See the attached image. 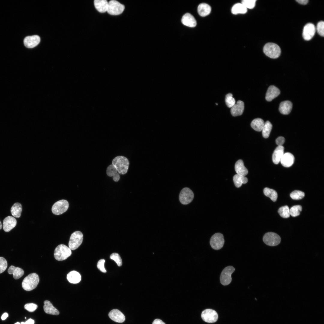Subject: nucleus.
<instances>
[{
    "label": "nucleus",
    "instance_id": "obj_32",
    "mask_svg": "<svg viewBox=\"0 0 324 324\" xmlns=\"http://www.w3.org/2000/svg\"><path fill=\"white\" fill-rule=\"evenodd\" d=\"M247 12V9L241 3H238L234 4L231 9L232 14H244Z\"/></svg>",
    "mask_w": 324,
    "mask_h": 324
},
{
    "label": "nucleus",
    "instance_id": "obj_17",
    "mask_svg": "<svg viewBox=\"0 0 324 324\" xmlns=\"http://www.w3.org/2000/svg\"><path fill=\"white\" fill-rule=\"evenodd\" d=\"M280 93V90L278 88L273 85L270 86L266 92V99L268 101H271L277 97Z\"/></svg>",
    "mask_w": 324,
    "mask_h": 324
},
{
    "label": "nucleus",
    "instance_id": "obj_20",
    "mask_svg": "<svg viewBox=\"0 0 324 324\" xmlns=\"http://www.w3.org/2000/svg\"><path fill=\"white\" fill-rule=\"evenodd\" d=\"M181 21L183 24L189 27H194L196 25L195 18L189 13H187L183 16Z\"/></svg>",
    "mask_w": 324,
    "mask_h": 324
},
{
    "label": "nucleus",
    "instance_id": "obj_22",
    "mask_svg": "<svg viewBox=\"0 0 324 324\" xmlns=\"http://www.w3.org/2000/svg\"><path fill=\"white\" fill-rule=\"evenodd\" d=\"M235 169L237 174L245 176L248 172V170L244 165L242 160L240 159L235 164Z\"/></svg>",
    "mask_w": 324,
    "mask_h": 324
},
{
    "label": "nucleus",
    "instance_id": "obj_19",
    "mask_svg": "<svg viewBox=\"0 0 324 324\" xmlns=\"http://www.w3.org/2000/svg\"><path fill=\"white\" fill-rule=\"evenodd\" d=\"M294 160V157L292 154L286 152L284 154L280 162L284 166L289 167L293 164Z\"/></svg>",
    "mask_w": 324,
    "mask_h": 324
},
{
    "label": "nucleus",
    "instance_id": "obj_39",
    "mask_svg": "<svg viewBox=\"0 0 324 324\" xmlns=\"http://www.w3.org/2000/svg\"><path fill=\"white\" fill-rule=\"evenodd\" d=\"M106 172L107 176L110 177H113L118 173L116 169L112 164H111L108 166Z\"/></svg>",
    "mask_w": 324,
    "mask_h": 324
},
{
    "label": "nucleus",
    "instance_id": "obj_5",
    "mask_svg": "<svg viewBox=\"0 0 324 324\" xmlns=\"http://www.w3.org/2000/svg\"><path fill=\"white\" fill-rule=\"evenodd\" d=\"M83 240V235L80 231H77L71 235L68 243L69 248L74 250L77 248L81 244Z\"/></svg>",
    "mask_w": 324,
    "mask_h": 324
},
{
    "label": "nucleus",
    "instance_id": "obj_52",
    "mask_svg": "<svg viewBox=\"0 0 324 324\" xmlns=\"http://www.w3.org/2000/svg\"><path fill=\"white\" fill-rule=\"evenodd\" d=\"M14 324H20V323L19 322H17L16 323H15Z\"/></svg>",
    "mask_w": 324,
    "mask_h": 324
},
{
    "label": "nucleus",
    "instance_id": "obj_35",
    "mask_svg": "<svg viewBox=\"0 0 324 324\" xmlns=\"http://www.w3.org/2000/svg\"><path fill=\"white\" fill-rule=\"evenodd\" d=\"M278 212L280 216L284 218H287L290 215V209L287 206L280 207L279 209Z\"/></svg>",
    "mask_w": 324,
    "mask_h": 324
},
{
    "label": "nucleus",
    "instance_id": "obj_26",
    "mask_svg": "<svg viewBox=\"0 0 324 324\" xmlns=\"http://www.w3.org/2000/svg\"><path fill=\"white\" fill-rule=\"evenodd\" d=\"M9 274H13L14 278L18 279L20 278L24 274V271L21 268L11 266L8 270Z\"/></svg>",
    "mask_w": 324,
    "mask_h": 324
},
{
    "label": "nucleus",
    "instance_id": "obj_31",
    "mask_svg": "<svg viewBox=\"0 0 324 324\" xmlns=\"http://www.w3.org/2000/svg\"><path fill=\"white\" fill-rule=\"evenodd\" d=\"M233 181L235 186L237 188H239L242 184L246 183L248 179L245 176L236 174L233 176Z\"/></svg>",
    "mask_w": 324,
    "mask_h": 324
},
{
    "label": "nucleus",
    "instance_id": "obj_33",
    "mask_svg": "<svg viewBox=\"0 0 324 324\" xmlns=\"http://www.w3.org/2000/svg\"><path fill=\"white\" fill-rule=\"evenodd\" d=\"M263 193L265 196L269 197L273 201L275 202L276 201L278 194L275 190L268 188H265L263 190Z\"/></svg>",
    "mask_w": 324,
    "mask_h": 324
},
{
    "label": "nucleus",
    "instance_id": "obj_45",
    "mask_svg": "<svg viewBox=\"0 0 324 324\" xmlns=\"http://www.w3.org/2000/svg\"><path fill=\"white\" fill-rule=\"evenodd\" d=\"M105 262V260L104 259H101L98 262L97 264V267L98 268L100 271L104 273L106 272V271L104 267Z\"/></svg>",
    "mask_w": 324,
    "mask_h": 324
},
{
    "label": "nucleus",
    "instance_id": "obj_48",
    "mask_svg": "<svg viewBox=\"0 0 324 324\" xmlns=\"http://www.w3.org/2000/svg\"><path fill=\"white\" fill-rule=\"evenodd\" d=\"M34 320L31 319H30L25 322H22L21 324H34Z\"/></svg>",
    "mask_w": 324,
    "mask_h": 324
},
{
    "label": "nucleus",
    "instance_id": "obj_11",
    "mask_svg": "<svg viewBox=\"0 0 324 324\" xmlns=\"http://www.w3.org/2000/svg\"><path fill=\"white\" fill-rule=\"evenodd\" d=\"M194 198V194L192 190L188 188H184L181 190L179 195V200L183 205L190 203Z\"/></svg>",
    "mask_w": 324,
    "mask_h": 324
},
{
    "label": "nucleus",
    "instance_id": "obj_27",
    "mask_svg": "<svg viewBox=\"0 0 324 324\" xmlns=\"http://www.w3.org/2000/svg\"><path fill=\"white\" fill-rule=\"evenodd\" d=\"M67 278L70 283L76 284L80 282L81 278L80 274L78 272L75 271H73L68 274Z\"/></svg>",
    "mask_w": 324,
    "mask_h": 324
},
{
    "label": "nucleus",
    "instance_id": "obj_23",
    "mask_svg": "<svg viewBox=\"0 0 324 324\" xmlns=\"http://www.w3.org/2000/svg\"><path fill=\"white\" fill-rule=\"evenodd\" d=\"M94 7L96 9L101 13L107 12L108 2L106 0H95L94 1Z\"/></svg>",
    "mask_w": 324,
    "mask_h": 324
},
{
    "label": "nucleus",
    "instance_id": "obj_49",
    "mask_svg": "<svg viewBox=\"0 0 324 324\" xmlns=\"http://www.w3.org/2000/svg\"><path fill=\"white\" fill-rule=\"evenodd\" d=\"M296 1L301 4L305 5L307 4L308 1V0H297Z\"/></svg>",
    "mask_w": 324,
    "mask_h": 324
},
{
    "label": "nucleus",
    "instance_id": "obj_44",
    "mask_svg": "<svg viewBox=\"0 0 324 324\" xmlns=\"http://www.w3.org/2000/svg\"><path fill=\"white\" fill-rule=\"evenodd\" d=\"M37 308L38 306L36 304L32 303L27 304L24 306L25 309L30 312L34 311Z\"/></svg>",
    "mask_w": 324,
    "mask_h": 324
},
{
    "label": "nucleus",
    "instance_id": "obj_38",
    "mask_svg": "<svg viewBox=\"0 0 324 324\" xmlns=\"http://www.w3.org/2000/svg\"><path fill=\"white\" fill-rule=\"evenodd\" d=\"M305 196L304 193L299 190H295L290 194L291 198L294 200H299L302 199Z\"/></svg>",
    "mask_w": 324,
    "mask_h": 324
},
{
    "label": "nucleus",
    "instance_id": "obj_12",
    "mask_svg": "<svg viewBox=\"0 0 324 324\" xmlns=\"http://www.w3.org/2000/svg\"><path fill=\"white\" fill-rule=\"evenodd\" d=\"M201 317L205 322L213 323L216 322L218 318L217 312L211 309H206L204 310L201 314Z\"/></svg>",
    "mask_w": 324,
    "mask_h": 324
},
{
    "label": "nucleus",
    "instance_id": "obj_18",
    "mask_svg": "<svg viewBox=\"0 0 324 324\" xmlns=\"http://www.w3.org/2000/svg\"><path fill=\"white\" fill-rule=\"evenodd\" d=\"M244 109V102L241 100H239L231 108L230 112L233 116H236L242 114Z\"/></svg>",
    "mask_w": 324,
    "mask_h": 324
},
{
    "label": "nucleus",
    "instance_id": "obj_13",
    "mask_svg": "<svg viewBox=\"0 0 324 324\" xmlns=\"http://www.w3.org/2000/svg\"><path fill=\"white\" fill-rule=\"evenodd\" d=\"M316 32L315 26L312 23L307 24L304 27L302 36L304 39L306 40H310L314 36Z\"/></svg>",
    "mask_w": 324,
    "mask_h": 324
},
{
    "label": "nucleus",
    "instance_id": "obj_41",
    "mask_svg": "<svg viewBox=\"0 0 324 324\" xmlns=\"http://www.w3.org/2000/svg\"><path fill=\"white\" fill-rule=\"evenodd\" d=\"M110 258L114 260L119 266L122 265V259L118 254L117 253H113L110 256Z\"/></svg>",
    "mask_w": 324,
    "mask_h": 324
},
{
    "label": "nucleus",
    "instance_id": "obj_21",
    "mask_svg": "<svg viewBox=\"0 0 324 324\" xmlns=\"http://www.w3.org/2000/svg\"><path fill=\"white\" fill-rule=\"evenodd\" d=\"M284 148L283 146H278L274 150L272 156L273 163L278 164L284 154Z\"/></svg>",
    "mask_w": 324,
    "mask_h": 324
},
{
    "label": "nucleus",
    "instance_id": "obj_29",
    "mask_svg": "<svg viewBox=\"0 0 324 324\" xmlns=\"http://www.w3.org/2000/svg\"><path fill=\"white\" fill-rule=\"evenodd\" d=\"M265 123L264 121L261 118H257L254 119L251 123V127L255 130L257 131L262 130Z\"/></svg>",
    "mask_w": 324,
    "mask_h": 324
},
{
    "label": "nucleus",
    "instance_id": "obj_7",
    "mask_svg": "<svg viewBox=\"0 0 324 324\" xmlns=\"http://www.w3.org/2000/svg\"><path fill=\"white\" fill-rule=\"evenodd\" d=\"M235 268L232 266L226 267L222 272L220 277L221 284L224 285H229L231 282L232 274L235 271Z\"/></svg>",
    "mask_w": 324,
    "mask_h": 324
},
{
    "label": "nucleus",
    "instance_id": "obj_42",
    "mask_svg": "<svg viewBox=\"0 0 324 324\" xmlns=\"http://www.w3.org/2000/svg\"><path fill=\"white\" fill-rule=\"evenodd\" d=\"M316 29L318 34L321 36H324V22L323 21L319 22L317 25Z\"/></svg>",
    "mask_w": 324,
    "mask_h": 324
},
{
    "label": "nucleus",
    "instance_id": "obj_14",
    "mask_svg": "<svg viewBox=\"0 0 324 324\" xmlns=\"http://www.w3.org/2000/svg\"><path fill=\"white\" fill-rule=\"evenodd\" d=\"M40 38L37 35L28 36L24 40V44L26 47L32 48L37 46L40 43Z\"/></svg>",
    "mask_w": 324,
    "mask_h": 324
},
{
    "label": "nucleus",
    "instance_id": "obj_30",
    "mask_svg": "<svg viewBox=\"0 0 324 324\" xmlns=\"http://www.w3.org/2000/svg\"><path fill=\"white\" fill-rule=\"evenodd\" d=\"M22 210L21 204L19 202H16L11 207L10 212L12 215L14 217L18 218L21 216Z\"/></svg>",
    "mask_w": 324,
    "mask_h": 324
},
{
    "label": "nucleus",
    "instance_id": "obj_46",
    "mask_svg": "<svg viewBox=\"0 0 324 324\" xmlns=\"http://www.w3.org/2000/svg\"><path fill=\"white\" fill-rule=\"evenodd\" d=\"M285 141L284 138L283 136H279L277 138L276 140V144L278 146H282L284 143Z\"/></svg>",
    "mask_w": 324,
    "mask_h": 324
},
{
    "label": "nucleus",
    "instance_id": "obj_15",
    "mask_svg": "<svg viewBox=\"0 0 324 324\" xmlns=\"http://www.w3.org/2000/svg\"><path fill=\"white\" fill-rule=\"evenodd\" d=\"M16 220L14 218L11 216L6 217L3 221L4 231L5 232H9L16 226Z\"/></svg>",
    "mask_w": 324,
    "mask_h": 324
},
{
    "label": "nucleus",
    "instance_id": "obj_43",
    "mask_svg": "<svg viewBox=\"0 0 324 324\" xmlns=\"http://www.w3.org/2000/svg\"><path fill=\"white\" fill-rule=\"evenodd\" d=\"M7 266L8 264L6 260L3 257H0V274L6 270Z\"/></svg>",
    "mask_w": 324,
    "mask_h": 324
},
{
    "label": "nucleus",
    "instance_id": "obj_9",
    "mask_svg": "<svg viewBox=\"0 0 324 324\" xmlns=\"http://www.w3.org/2000/svg\"><path fill=\"white\" fill-rule=\"evenodd\" d=\"M224 239L223 235L220 233H217L211 237L210 244L211 247L214 250H218L223 246Z\"/></svg>",
    "mask_w": 324,
    "mask_h": 324
},
{
    "label": "nucleus",
    "instance_id": "obj_50",
    "mask_svg": "<svg viewBox=\"0 0 324 324\" xmlns=\"http://www.w3.org/2000/svg\"><path fill=\"white\" fill-rule=\"evenodd\" d=\"M8 314L7 313H4L1 316V319L2 320H4L8 316Z\"/></svg>",
    "mask_w": 324,
    "mask_h": 324
},
{
    "label": "nucleus",
    "instance_id": "obj_3",
    "mask_svg": "<svg viewBox=\"0 0 324 324\" xmlns=\"http://www.w3.org/2000/svg\"><path fill=\"white\" fill-rule=\"evenodd\" d=\"M71 250L64 244L58 245L55 248L54 254L55 259L58 261H62L67 259L71 254Z\"/></svg>",
    "mask_w": 324,
    "mask_h": 324
},
{
    "label": "nucleus",
    "instance_id": "obj_25",
    "mask_svg": "<svg viewBox=\"0 0 324 324\" xmlns=\"http://www.w3.org/2000/svg\"><path fill=\"white\" fill-rule=\"evenodd\" d=\"M44 309L45 312L47 314L53 315H58L59 312L49 301L45 300L44 302Z\"/></svg>",
    "mask_w": 324,
    "mask_h": 324
},
{
    "label": "nucleus",
    "instance_id": "obj_34",
    "mask_svg": "<svg viewBox=\"0 0 324 324\" xmlns=\"http://www.w3.org/2000/svg\"><path fill=\"white\" fill-rule=\"evenodd\" d=\"M272 128V125L268 121H266L263 127L262 130V135L265 138H268Z\"/></svg>",
    "mask_w": 324,
    "mask_h": 324
},
{
    "label": "nucleus",
    "instance_id": "obj_37",
    "mask_svg": "<svg viewBox=\"0 0 324 324\" xmlns=\"http://www.w3.org/2000/svg\"><path fill=\"white\" fill-rule=\"evenodd\" d=\"M225 101L226 106L230 108H231L236 103L235 100L232 97V94L230 93H228L226 95Z\"/></svg>",
    "mask_w": 324,
    "mask_h": 324
},
{
    "label": "nucleus",
    "instance_id": "obj_8",
    "mask_svg": "<svg viewBox=\"0 0 324 324\" xmlns=\"http://www.w3.org/2000/svg\"><path fill=\"white\" fill-rule=\"evenodd\" d=\"M264 243L267 245L274 246L278 245L281 242L280 236L273 232H268L265 234L263 238Z\"/></svg>",
    "mask_w": 324,
    "mask_h": 324
},
{
    "label": "nucleus",
    "instance_id": "obj_4",
    "mask_svg": "<svg viewBox=\"0 0 324 324\" xmlns=\"http://www.w3.org/2000/svg\"><path fill=\"white\" fill-rule=\"evenodd\" d=\"M263 51L267 56L272 58H278L281 53L280 47L277 44L272 43H268L264 46Z\"/></svg>",
    "mask_w": 324,
    "mask_h": 324
},
{
    "label": "nucleus",
    "instance_id": "obj_28",
    "mask_svg": "<svg viewBox=\"0 0 324 324\" xmlns=\"http://www.w3.org/2000/svg\"><path fill=\"white\" fill-rule=\"evenodd\" d=\"M211 7L205 3L200 4L197 8L198 13L202 16H205L209 15L211 12Z\"/></svg>",
    "mask_w": 324,
    "mask_h": 324
},
{
    "label": "nucleus",
    "instance_id": "obj_10",
    "mask_svg": "<svg viewBox=\"0 0 324 324\" xmlns=\"http://www.w3.org/2000/svg\"><path fill=\"white\" fill-rule=\"evenodd\" d=\"M68 207L69 203L67 201L62 200L56 202L53 204L52 211L54 214L58 215L66 211Z\"/></svg>",
    "mask_w": 324,
    "mask_h": 324
},
{
    "label": "nucleus",
    "instance_id": "obj_53",
    "mask_svg": "<svg viewBox=\"0 0 324 324\" xmlns=\"http://www.w3.org/2000/svg\"><path fill=\"white\" fill-rule=\"evenodd\" d=\"M25 319H26V317H25Z\"/></svg>",
    "mask_w": 324,
    "mask_h": 324
},
{
    "label": "nucleus",
    "instance_id": "obj_36",
    "mask_svg": "<svg viewBox=\"0 0 324 324\" xmlns=\"http://www.w3.org/2000/svg\"><path fill=\"white\" fill-rule=\"evenodd\" d=\"M302 210V207L300 205L293 206L290 209V214L293 217H296L300 215Z\"/></svg>",
    "mask_w": 324,
    "mask_h": 324
},
{
    "label": "nucleus",
    "instance_id": "obj_24",
    "mask_svg": "<svg viewBox=\"0 0 324 324\" xmlns=\"http://www.w3.org/2000/svg\"><path fill=\"white\" fill-rule=\"evenodd\" d=\"M292 106V103L290 101L286 100L282 101L279 105V111L282 114L287 115L291 112Z\"/></svg>",
    "mask_w": 324,
    "mask_h": 324
},
{
    "label": "nucleus",
    "instance_id": "obj_6",
    "mask_svg": "<svg viewBox=\"0 0 324 324\" xmlns=\"http://www.w3.org/2000/svg\"><path fill=\"white\" fill-rule=\"evenodd\" d=\"M124 8V5L117 1L112 0L108 2L107 12L111 15H117L122 14Z\"/></svg>",
    "mask_w": 324,
    "mask_h": 324
},
{
    "label": "nucleus",
    "instance_id": "obj_16",
    "mask_svg": "<svg viewBox=\"0 0 324 324\" xmlns=\"http://www.w3.org/2000/svg\"><path fill=\"white\" fill-rule=\"evenodd\" d=\"M108 316L112 320L116 322L122 323L125 320L124 315L117 309H114L110 311L109 313Z\"/></svg>",
    "mask_w": 324,
    "mask_h": 324
},
{
    "label": "nucleus",
    "instance_id": "obj_1",
    "mask_svg": "<svg viewBox=\"0 0 324 324\" xmlns=\"http://www.w3.org/2000/svg\"><path fill=\"white\" fill-rule=\"evenodd\" d=\"M112 164L116 169L118 173L124 175L128 171L129 162L128 159L123 156H118L114 158Z\"/></svg>",
    "mask_w": 324,
    "mask_h": 324
},
{
    "label": "nucleus",
    "instance_id": "obj_47",
    "mask_svg": "<svg viewBox=\"0 0 324 324\" xmlns=\"http://www.w3.org/2000/svg\"><path fill=\"white\" fill-rule=\"evenodd\" d=\"M152 324H166L162 320L160 319H155L153 322Z\"/></svg>",
    "mask_w": 324,
    "mask_h": 324
},
{
    "label": "nucleus",
    "instance_id": "obj_51",
    "mask_svg": "<svg viewBox=\"0 0 324 324\" xmlns=\"http://www.w3.org/2000/svg\"><path fill=\"white\" fill-rule=\"evenodd\" d=\"M2 223L1 222V221H0V230L2 228Z\"/></svg>",
    "mask_w": 324,
    "mask_h": 324
},
{
    "label": "nucleus",
    "instance_id": "obj_40",
    "mask_svg": "<svg viewBox=\"0 0 324 324\" xmlns=\"http://www.w3.org/2000/svg\"><path fill=\"white\" fill-rule=\"evenodd\" d=\"M256 0H243L242 3L247 8L253 9L255 5Z\"/></svg>",
    "mask_w": 324,
    "mask_h": 324
},
{
    "label": "nucleus",
    "instance_id": "obj_2",
    "mask_svg": "<svg viewBox=\"0 0 324 324\" xmlns=\"http://www.w3.org/2000/svg\"><path fill=\"white\" fill-rule=\"evenodd\" d=\"M39 281V277L37 274L31 273L24 279L22 282V286L25 290H32L37 287Z\"/></svg>",
    "mask_w": 324,
    "mask_h": 324
}]
</instances>
